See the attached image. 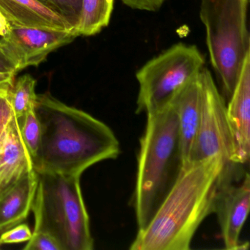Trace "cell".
<instances>
[{
  "instance_id": "cell-12",
  "label": "cell",
  "mask_w": 250,
  "mask_h": 250,
  "mask_svg": "<svg viewBox=\"0 0 250 250\" xmlns=\"http://www.w3.org/2000/svg\"><path fill=\"white\" fill-rule=\"evenodd\" d=\"M33 169L31 156L21 138L17 118L14 116L4 133L0 147V197Z\"/></svg>"
},
{
  "instance_id": "cell-27",
  "label": "cell",
  "mask_w": 250,
  "mask_h": 250,
  "mask_svg": "<svg viewBox=\"0 0 250 250\" xmlns=\"http://www.w3.org/2000/svg\"><path fill=\"white\" fill-rule=\"evenodd\" d=\"M1 246H2V245H1V244H0V247H1Z\"/></svg>"
},
{
  "instance_id": "cell-6",
  "label": "cell",
  "mask_w": 250,
  "mask_h": 250,
  "mask_svg": "<svg viewBox=\"0 0 250 250\" xmlns=\"http://www.w3.org/2000/svg\"><path fill=\"white\" fill-rule=\"evenodd\" d=\"M206 59L194 45L178 43L146 62L136 73L139 83L137 113L157 112L204 67Z\"/></svg>"
},
{
  "instance_id": "cell-22",
  "label": "cell",
  "mask_w": 250,
  "mask_h": 250,
  "mask_svg": "<svg viewBox=\"0 0 250 250\" xmlns=\"http://www.w3.org/2000/svg\"><path fill=\"white\" fill-rule=\"evenodd\" d=\"M123 3L132 9L140 11H157L166 0H121Z\"/></svg>"
},
{
  "instance_id": "cell-26",
  "label": "cell",
  "mask_w": 250,
  "mask_h": 250,
  "mask_svg": "<svg viewBox=\"0 0 250 250\" xmlns=\"http://www.w3.org/2000/svg\"><path fill=\"white\" fill-rule=\"evenodd\" d=\"M3 135L4 134H2L1 137H0V147H1V146H2V138H3Z\"/></svg>"
},
{
  "instance_id": "cell-5",
  "label": "cell",
  "mask_w": 250,
  "mask_h": 250,
  "mask_svg": "<svg viewBox=\"0 0 250 250\" xmlns=\"http://www.w3.org/2000/svg\"><path fill=\"white\" fill-rule=\"evenodd\" d=\"M248 5L249 0H201L200 4L210 63L228 99L250 55Z\"/></svg>"
},
{
  "instance_id": "cell-15",
  "label": "cell",
  "mask_w": 250,
  "mask_h": 250,
  "mask_svg": "<svg viewBox=\"0 0 250 250\" xmlns=\"http://www.w3.org/2000/svg\"><path fill=\"white\" fill-rule=\"evenodd\" d=\"M114 0H83L80 21L74 32L77 36H92L107 27Z\"/></svg>"
},
{
  "instance_id": "cell-14",
  "label": "cell",
  "mask_w": 250,
  "mask_h": 250,
  "mask_svg": "<svg viewBox=\"0 0 250 250\" xmlns=\"http://www.w3.org/2000/svg\"><path fill=\"white\" fill-rule=\"evenodd\" d=\"M37 184V172L33 169L0 197V235L27 219L32 209Z\"/></svg>"
},
{
  "instance_id": "cell-17",
  "label": "cell",
  "mask_w": 250,
  "mask_h": 250,
  "mask_svg": "<svg viewBox=\"0 0 250 250\" xmlns=\"http://www.w3.org/2000/svg\"><path fill=\"white\" fill-rule=\"evenodd\" d=\"M17 121L21 138L33 161L39 150L42 137V128L35 106L30 108L22 117L17 118Z\"/></svg>"
},
{
  "instance_id": "cell-8",
  "label": "cell",
  "mask_w": 250,
  "mask_h": 250,
  "mask_svg": "<svg viewBox=\"0 0 250 250\" xmlns=\"http://www.w3.org/2000/svg\"><path fill=\"white\" fill-rule=\"evenodd\" d=\"M250 178L248 172H225L216 193L213 213L217 216L225 248L246 250L249 244L240 235L250 211Z\"/></svg>"
},
{
  "instance_id": "cell-13",
  "label": "cell",
  "mask_w": 250,
  "mask_h": 250,
  "mask_svg": "<svg viewBox=\"0 0 250 250\" xmlns=\"http://www.w3.org/2000/svg\"><path fill=\"white\" fill-rule=\"evenodd\" d=\"M0 13L12 27L73 31L66 21L37 0H0Z\"/></svg>"
},
{
  "instance_id": "cell-1",
  "label": "cell",
  "mask_w": 250,
  "mask_h": 250,
  "mask_svg": "<svg viewBox=\"0 0 250 250\" xmlns=\"http://www.w3.org/2000/svg\"><path fill=\"white\" fill-rule=\"evenodd\" d=\"M35 110L42 128L33 159L35 171L81 176L92 165L119 156L115 133L90 114L68 106L49 92L37 94Z\"/></svg>"
},
{
  "instance_id": "cell-3",
  "label": "cell",
  "mask_w": 250,
  "mask_h": 250,
  "mask_svg": "<svg viewBox=\"0 0 250 250\" xmlns=\"http://www.w3.org/2000/svg\"><path fill=\"white\" fill-rule=\"evenodd\" d=\"M184 169L178 117L172 105L147 114L140 139L132 203L138 231L150 223Z\"/></svg>"
},
{
  "instance_id": "cell-18",
  "label": "cell",
  "mask_w": 250,
  "mask_h": 250,
  "mask_svg": "<svg viewBox=\"0 0 250 250\" xmlns=\"http://www.w3.org/2000/svg\"><path fill=\"white\" fill-rule=\"evenodd\" d=\"M49 11L66 21L73 31L80 21L83 0H37Z\"/></svg>"
},
{
  "instance_id": "cell-23",
  "label": "cell",
  "mask_w": 250,
  "mask_h": 250,
  "mask_svg": "<svg viewBox=\"0 0 250 250\" xmlns=\"http://www.w3.org/2000/svg\"><path fill=\"white\" fill-rule=\"evenodd\" d=\"M18 72L17 64L0 43V73L17 74Z\"/></svg>"
},
{
  "instance_id": "cell-19",
  "label": "cell",
  "mask_w": 250,
  "mask_h": 250,
  "mask_svg": "<svg viewBox=\"0 0 250 250\" xmlns=\"http://www.w3.org/2000/svg\"><path fill=\"white\" fill-rule=\"evenodd\" d=\"M24 250H62L53 237L43 232H33Z\"/></svg>"
},
{
  "instance_id": "cell-4",
  "label": "cell",
  "mask_w": 250,
  "mask_h": 250,
  "mask_svg": "<svg viewBox=\"0 0 250 250\" xmlns=\"http://www.w3.org/2000/svg\"><path fill=\"white\" fill-rule=\"evenodd\" d=\"M33 232L55 238L62 250H92L94 241L80 187V175L36 171Z\"/></svg>"
},
{
  "instance_id": "cell-7",
  "label": "cell",
  "mask_w": 250,
  "mask_h": 250,
  "mask_svg": "<svg viewBox=\"0 0 250 250\" xmlns=\"http://www.w3.org/2000/svg\"><path fill=\"white\" fill-rule=\"evenodd\" d=\"M234 150L226 102L206 68L200 125L188 166L214 156L220 157L226 167L233 166L237 165L234 163Z\"/></svg>"
},
{
  "instance_id": "cell-11",
  "label": "cell",
  "mask_w": 250,
  "mask_h": 250,
  "mask_svg": "<svg viewBox=\"0 0 250 250\" xmlns=\"http://www.w3.org/2000/svg\"><path fill=\"white\" fill-rule=\"evenodd\" d=\"M206 68L187 83L171 101L178 117L184 168L188 166L200 125Z\"/></svg>"
},
{
  "instance_id": "cell-2",
  "label": "cell",
  "mask_w": 250,
  "mask_h": 250,
  "mask_svg": "<svg viewBox=\"0 0 250 250\" xmlns=\"http://www.w3.org/2000/svg\"><path fill=\"white\" fill-rule=\"evenodd\" d=\"M225 162L219 156L183 169L169 194L131 250H188L202 222L213 213Z\"/></svg>"
},
{
  "instance_id": "cell-9",
  "label": "cell",
  "mask_w": 250,
  "mask_h": 250,
  "mask_svg": "<svg viewBox=\"0 0 250 250\" xmlns=\"http://www.w3.org/2000/svg\"><path fill=\"white\" fill-rule=\"evenodd\" d=\"M78 37L74 31L12 27L0 43L18 66L19 71L38 66L48 55Z\"/></svg>"
},
{
  "instance_id": "cell-20",
  "label": "cell",
  "mask_w": 250,
  "mask_h": 250,
  "mask_svg": "<svg viewBox=\"0 0 250 250\" xmlns=\"http://www.w3.org/2000/svg\"><path fill=\"white\" fill-rule=\"evenodd\" d=\"M33 235L28 225L20 224L0 235V244H17L28 241Z\"/></svg>"
},
{
  "instance_id": "cell-16",
  "label": "cell",
  "mask_w": 250,
  "mask_h": 250,
  "mask_svg": "<svg viewBox=\"0 0 250 250\" xmlns=\"http://www.w3.org/2000/svg\"><path fill=\"white\" fill-rule=\"evenodd\" d=\"M36 80L30 74H25L14 81L8 90L7 97L16 118H21L36 104Z\"/></svg>"
},
{
  "instance_id": "cell-10",
  "label": "cell",
  "mask_w": 250,
  "mask_h": 250,
  "mask_svg": "<svg viewBox=\"0 0 250 250\" xmlns=\"http://www.w3.org/2000/svg\"><path fill=\"white\" fill-rule=\"evenodd\" d=\"M227 114L234 141V163L245 165L250 156V55L247 56Z\"/></svg>"
},
{
  "instance_id": "cell-24",
  "label": "cell",
  "mask_w": 250,
  "mask_h": 250,
  "mask_svg": "<svg viewBox=\"0 0 250 250\" xmlns=\"http://www.w3.org/2000/svg\"><path fill=\"white\" fill-rule=\"evenodd\" d=\"M14 74L0 73V89H9L15 81Z\"/></svg>"
},
{
  "instance_id": "cell-21",
  "label": "cell",
  "mask_w": 250,
  "mask_h": 250,
  "mask_svg": "<svg viewBox=\"0 0 250 250\" xmlns=\"http://www.w3.org/2000/svg\"><path fill=\"white\" fill-rule=\"evenodd\" d=\"M9 89H0V137L5 133L11 120L15 116L7 97Z\"/></svg>"
},
{
  "instance_id": "cell-25",
  "label": "cell",
  "mask_w": 250,
  "mask_h": 250,
  "mask_svg": "<svg viewBox=\"0 0 250 250\" xmlns=\"http://www.w3.org/2000/svg\"><path fill=\"white\" fill-rule=\"evenodd\" d=\"M12 29V26L9 21L4 17L2 13H0V36L5 37L8 36Z\"/></svg>"
}]
</instances>
